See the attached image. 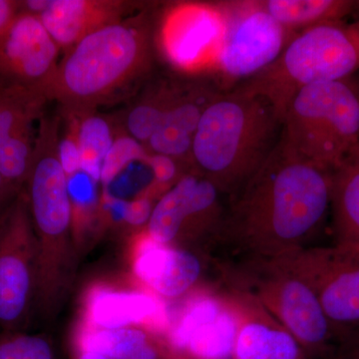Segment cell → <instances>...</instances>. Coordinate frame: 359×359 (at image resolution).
Masks as SVG:
<instances>
[{"label": "cell", "mask_w": 359, "mask_h": 359, "mask_svg": "<svg viewBox=\"0 0 359 359\" xmlns=\"http://www.w3.org/2000/svg\"><path fill=\"white\" fill-rule=\"evenodd\" d=\"M332 202V172L273 152L231 196L219 238L248 259H278L306 249L325 223Z\"/></svg>", "instance_id": "1"}, {"label": "cell", "mask_w": 359, "mask_h": 359, "mask_svg": "<svg viewBox=\"0 0 359 359\" xmlns=\"http://www.w3.org/2000/svg\"><path fill=\"white\" fill-rule=\"evenodd\" d=\"M280 130L268 99L238 88L222 92L203 113L191 160L222 193L233 195L273 152Z\"/></svg>", "instance_id": "2"}, {"label": "cell", "mask_w": 359, "mask_h": 359, "mask_svg": "<svg viewBox=\"0 0 359 359\" xmlns=\"http://www.w3.org/2000/svg\"><path fill=\"white\" fill-rule=\"evenodd\" d=\"M150 59V37L140 23L117 21L68 49L45 90L71 110H88L138 76Z\"/></svg>", "instance_id": "3"}, {"label": "cell", "mask_w": 359, "mask_h": 359, "mask_svg": "<svg viewBox=\"0 0 359 359\" xmlns=\"http://www.w3.org/2000/svg\"><path fill=\"white\" fill-rule=\"evenodd\" d=\"M280 147L332 172L359 147V86L351 79L309 85L290 101Z\"/></svg>", "instance_id": "4"}, {"label": "cell", "mask_w": 359, "mask_h": 359, "mask_svg": "<svg viewBox=\"0 0 359 359\" xmlns=\"http://www.w3.org/2000/svg\"><path fill=\"white\" fill-rule=\"evenodd\" d=\"M359 69V26L325 23L297 32L275 62L235 88L263 96L280 121L309 85L346 79Z\"/></svg>", "instance_id": "5"}, {"label": "cell", "mask_w": 359, "mask_h": 359, "mask_svg": "<svg viewBox=\"0 0 359 359\" xmlns=\"http://www.w3.org/2000/svg\"><path fill=\"white\" fill-rule=\"evenodd\" d=\"M233 280V287L252 294L294 335L309 358L325 353L337 339L313 290L280 259H248Z\"/></svg>", "instance_id": "6"}, {"label": "cell", "mask_w": 359, "mask_h": 359, "mask_svg": "<svg viewBox=\"0 0 359 359\" xmlns=\"http://www.w3.org/2000/svg\"><path fill=\"white\" fill-rule=\"evenodd\" d=\"M221 6L226 32L212 71L224 92L275 62L297 33L273 20L261 1L222 2Z\"/></svg>", "instance_id": "7"}, {"label": "cell", "mask_w": 359, "mask_h": 359, "mask_svg": "<svg viewBox=\"0 0 359 359\" xmlns=\"http://www.w3.org/2000/svg\"><path fill=\"white\" fill-rule=\"evenodd\" d=\"M278 259L313 290L337 339L359 330V245L308 247Z\"/></svg>", "instance_id": "8"}, {"label": "cell", "mask_w": 359, "mask_h": 359, "mask_svg": "<svg viewBox=\"0 0 359 359\" xmlns=\"http://www.w3.org/2000/svg\"><path fill=\"white\" fill-rule=\"evenodd\" d=\"M39 282V248L27 196L21 190L0 216V327L25 325Z\"/></svg>", "instance_id": "9"}, {"label": "cell", "mask_w": 359, "mask_h": 359, "mask_svg": "<svg viewBox=\"0 0 359 359\" xmlns=\"http://www.w3.org/2000/svg\"><path fill=\"white\" fill-rule=\"evenodd\" d=\"M26 196L39 248V269L53 241L67 235L72 218L69 183L60 158L53 123L42 120L28 171Z\"/></svg>", "instance_id": "10"}, {"label": "cell", "mask_w": 359, "mask_h": 359, "mask_svg": "<svg viewBox=\"0 0 359 359\" xmlns=\"http://www.w3.org/2000/svg\"><path fill=\"white\" fill-rule=\"evenodd\" d=\"M222 195L202 175H184L153 208L149 236L159 244L172 245L182 238L219 237L226 214Z\"/></svg>", "instance_id": "11"}, {"label": "cell", "mask_w": 359, "mask_h": 359, "mask_svg": "<svg viewBox=\"0 0 359 359\" xmlns=\"http://www.w3.org/2000/svg\"><path fill=\"white\" fill-rule=\"evenodd\" d=\"M237 316L226 292L200 290L171 316L164 337L182 359H231Z\"/></svg>", "instance_id": "12"}, {"label": "cell", "mask_w": 359, "mask_h": 359, "mask_svg": "<svg viewBox=\"0 0 359 359\" xmlns=\"http://www.w3.org/2000/svg\"><path fill=\"white\" fill-rule=\"evenodd\" d=\"M226 32L221 4L183 2L165 13L160 45L167 60L189 73L214 70Z\"/></svg>", "instance_id": "13"}, {"label": "cell", "mask_w": 359, "mask_h": 359, "mask_svg": "<svg viewBox=\"0 0 359 359\" xmlns=\"http://www.w3.org/2000/svg\"><path fill=\"white\" fill-rule=\"evenodd\" d=\"M59 49L41 20L20 11L0 36V83L45 97L57 68Z\"/></svg>", "instance_id": "14"}, {"label": "cell", "mask_w": 359, "mask_h": 359, "mask_svg": "<svg viewBox=\"0 0 359 359\" xmlns=\"http://www.w3.org/2000/svg\"><path fill=\"white\" fill-rule=\"evenodd\" d=\"M46 98L41 94L0 83V174L22 189L34 151L33 124Z\"/></svg>", "instance_id": "15"}, {"label": "cell", "mask_w": 359, "mask_h": 359, "mask_svg": "<svg viewBox=\"0 0 359 359\" xmlns=\"http://www.w3.org/2000/svg\"><path fill=\"white\" fill-rule=\"evenodd\" d=\"M237 316L231 359H309L294 335L245 290L226 292Z\"/></svg>", "instance_id": "16"}, {"label": "cell", "mask_w": 359, "mask_h": 359, "mask_svg": "<svg viewBox=\"0 0 359 359\" xmlns=\"http://www.w3.org/2000/svg\"><path fill=\"white\" fill-rule=\"evenodd\" d=\"M171 323L165 299L147 287L138 290L96 287L86 304V327L100 330L141 328L164 339Z\"/></svg>", "instance_id": "17"}, {"label": "cell", "mask_w": 359, "mask_h": 359, "mask_svg": "<svg viewBox=\"0 0 359 359\" xmlns=\"http://www.w3.org/2000/svg\"><path fill=\"white\" fill-rule=\"evenodd\" d=\"M133 269L145 287L164 299L188 294L202 275V263L195 254L177 245L159 244L147 231L135 245Z\"/></svg>", "instance_id": "18"}, {"label": "cell", "mask_w": 359, "mask_h": 359, "mask_svg": "<svg viewBox=\"0 0 359 359\" xmlns=\"http://www.w3.org/2000/svg\"><path fill=\"white\" fill-rule=\"evenodd\" d=\"M127 4L94 0H29L20 11L34 14L59 48L70 49L90 33L120 21Z\"/></svg>", "instance_id": "19"}, {"label": "cell", "mask_w": 359, "mask_h": 359, "mask_svg": "<svg viewBox=\"0 0 359 359\" xmlns=\"http://www.w3.org/2000/svg\"><path fill=\"white\" fill-rule=\"evenodd\" d=\"M224 92L217 83L198 82L176 86L173 100L147 147L153 154L191 159L194 137L203 113Z\"/></svg>", "instance_id": "20"}, {"label": "cell", "mask_w": 359, "mask_h": 359, "mask_svg": "<svg viewBox=\"0 0 359 359\" xmlns=\"http://www.w3.org/2000/svg\"><path fill=\"white\" fill-rule=\"evenodd\" d=\"M79 351L110 359H182L163 337L139 327L100 330L85 327L78 337Z\"/></svg>", "instance_id": "21"}, {"label": "cell", "mask_w": 359, "mask_h": 359, "mask_svg": "<svg viewBox=\"0 0 359 359\" xmlns=\"http://www.w3.org/2000/svg\"><path fill=\"white\" fill-rule=\"evenodd\" d=\"M337 243L359 245V147L332 172V202Z\"/></svg>", "instance_id": "22"}, {"label": "cell", "mask_w": 359, "mask_h": 359, "mask_svg": "<svg viewBox=\"0 0 359 359\" xmlns=\"http://www.w3.org/2000/svg\"><path fill=\"white\" fill-rule=\"evenodd\" d=\"M266 13L290 32L297 33L325 23L339 22L353 11L346 0H266Z\"/></svg>", "instance_id": "23"}, {"label": "cell", "mask_w": 359, "mask_h": 359, "mask_svg": "<svg viewBox=\"0 0 359 359\" xmlns=\"http://www.w3.org/2000/svg\"><path fill=\"white\" fill-rule=\"evenodd\" d=\"M74 125L81 172L101 181L104 161L114 142L110 124L101 116L86 114Z\"/></svg>", "instance_id": "24"}, {"label": "cell", "mask_w": 359, "mask_h": 359, "mask_svg": "<svg viewBox=\"0 0 359 359\" xmlns=\"http://www.w3.org/2000/svg\"><path fill=\"white\" fill-rule=\"evenodd\" d=\"M175 90L176 85L163 84L151 98L130 111L126 124L131 138L147 145L171 105Z\"/></svg>", "instance_id": "25"}, {"label": "cell", "mask_w": 359, "mask_h": 359, "mask_svg": "<svg viewBox=\"0 0 359 359\" xmlns=\"http://www.w3.org/2000/svg\"><path fill=\"white\" fill-rule=\"evenodd\" d=\"M0 359H54L53 349L39 335L7 332L0 337Z\"/></svg>", "instance_id": "26"}, {"label": "cell", "mask_w": 359, "mask_h": 359, "mask_svg": "<svg viewBox=\"0 0 359 359\" xmlns=\"http://www.w3.org/2000/svg\"><path fill=\"white\" fill-rule=\"evenodd\" d=\"M147 156L143 145L131 137L116 139L104 161L101 181L111 184L129 164L134 161L146 160Z\"/></svg>", "instance_id": "27"}, {"label": "cell", "mask_w": 359, "mask_h": 359, "mask_svg": "<svg viewBox=\"0 0 359 359\" xmlns=\"http://www.w3.org/2000/svg\"><path fill=\"white\" fill-rule=\"evenodd\" d=\"M146 162L158 186L174 185L178 181V165L173 158L152 153L147 156Z\"/></svg>", "instance_id": "28"}, {"label": "cell", "mask_w": 359, "mask_h": 359, "mask_svg": "<svg viewBox=\"0 0 359 359\" xmlns=\"http://www.w3.org/2000/svg\"><path fill=\"white\" fill-rule=\"evenodd\" d=\"M154 205L148 198H141V199L117 205L115 212L127 223L140 226L142 224L148 223Z\"/></svg>", "instance_id": "29"}, {"label": "cell", "mask_w": 359, "mask_h": 359, "mask_svg": "<svg viewBox=\"0 0 359 359\" xmlns=\"http://www.w3.org/2000/svg\"><path fill=\"white\" fill-rule=\"evenodd\" d=\"M20 13V2L0 0V36Z\"/></svg>", "instance_id": "30"}, {"label": "cell", "mask_w": 359, "mask_h": 359, "mask_svg": "<svg viewBox=\"0 0 359 359\" xmlns=\"http://www.w3.org/2000/svg\"><path fill=\"white\" fill-rule=\"evenodd\" d=\"M22 189L18 188L9 183L1 174H0V216L6 212L7 208L18 197Z\"/></svg>", "instance_id": "31"}, {"label": "cell", "mask_w": 359, "mask_h": 359, "mask_svg": "<svg viewBox=\"0 0 359 359\" xmlns=\"http://www.w3.org/2000/svg\"><path fill=\"white\" fill-rule=\"evenodd\" d=\"M342 344V358L344 359H359V330L347 337Z\"/></svg>", "instance_id": "32"}, {"label": "cell", "mask_w": 359, "mask_h": 359, "mask_svg": "<svg viewBox=\"0 0 359 359\" xmlns=\"http://www.w3.org/2000/svg\"><path fill=\"white\" fill-rule=\"evenodd\" d=\"M76 359H110L101 354L90 353V351H79Z\"/></svg>", "instance_id": "33"}, {"label": "cell", "mask_w": 359, "mask_h": 359, "mask_svg": "<svg viewBox=\"0 0 359 359\" xmlns=\"http://www.w3.org/2000/svg\"><path fill=\"white\" fill-rule=\"evenodd\" d=\"M355 6H358L359 8V2H355Z\"/></svg>", "instance_id": "34"}, {"label": "cell", "mask_w": 359, "mask_h": 359, "mask_svg": "<svg viewBox=\"0 0 359 359\" xmlns=\"http://www.w3.org/2000/svg\"><path fill=\"white\" fill-rule=\"evenodd\" d=\"M339 359H344V358H339Z\"/></svg>", "instance_id": "35"}]
</instances>
